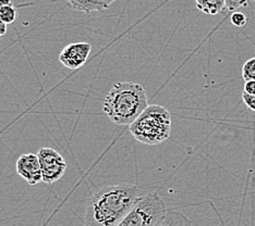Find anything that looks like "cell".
<instances>
[{"instance_id": "obj_1", "label": "cell", "mask_w": 255, "mask_h": 226, "mask_svg": "<svg viewBox=\"0 0 255 226\" xmlns=\"http://www.w3.org/2000/svg\"><path fill=\"white\" fill-rule=\"evenodd\" d=\"M138 199L135 185H112L92 191L86 201L85 226H116Z\"/></svg>"}, {"instance_id": "obj_2", "label": "cell", "mask_w": 255, "mask_h": 226, "mask_svg": "<svg viewBox=\"0 0 255 226\" xmlns=\"http://www.w3.org/2000/svg\"><path fill=\"white\" fill-rule=\"evenodd\" d=\"M148 106L144 87L131 82L116 83L104 100L103 110L117 125H130Z\"/></svg>"}, {"instance_id": "obj_3", "label": "cell", "mask_w": 255, "mask_h": 226, "mask_svg": "<svg viewBox=\"0 0 255 226\" xmlns=\"http://www.w3.org/2000/svg\"><path fill=\"white\" fill-rule=\"evenodd\" d=\"M130 126V133L137 142L155 146L167 141L171 133V114L159 104H152Z\"/></svg>"}, {"instance_id": "obj_4", "label": "cell", "mask_w": 255, "mask_h": 226, "mask_svg": "<svg viewBox=\"0 0 255 226\" xmlns=\"http://www.w3.org/2000/svg\"><path fill=\"white\" fill-rule=\"evenodd\" d=\"M167 212L164 200L157 193L138 197L127 216L116 226H156Z\"/></svg>"}, {"instance_id": "obj_5", "label": "cell", "mask_w": 255, "mask_h": 226, "mask_svg": "<svg viewBox=\"0 0 255 226\" xmlns=\"http://www.w3.org/2000/svg\"><path fill=\"white\" fill-rule=\"evenodd\" d=\"M37 156L42 169V182L54 184L65 175L67 163L63 156L56 150L45 147L38 150Z\"/></svg>"}, {"instance_id": "obj_6", "label": "cell", "mask_w": 255, "mask_h": 226, "mask_svg": "<svg viewBox=\"0 0 255 226\" xmlns=\"http://www.w3.org/2000/svg\"><path fill=\"white\" fill-rule=\"evenodd\" d=\"M92 50L90 43H73L67 45L59 55L62 66L70 70H78L89 59Z\"/></svg>"}, {"instance_id": "obj_7", "label": "cell", "mask_w": 255, "mask_h": 226, "mask_svg": "<svg viewBox=\"0 0 255 226\" xmlns=\"http://www.w3.org/2000/svg\"><path fill=\"white\" fill-rule=\"evenodd\" d=\"M16 172L30 185H37L42 182V169L37 154L25 153L16 161Z\"/></svg>"}, {"instance_id": "obj_8", "label": "cell", "mask_w": 255, "mask_h": 226, "mask_svg": "<svg viewBox=\"0 0 255 226\" xmlns=\"http://www.w3.org/2000/svg\"><path fill=\"white\" fill-rule=\"evenodd\" d=\"M72 9L80 11V12L91 13V12H102L108 9L103 0H68Z\"/></svg>"}, {"instance_id": "obj_9", "label": "cell", "mask_w": 255, "mask_h": 226, "mask_svg": "<svg viewBox=\"0 0 255 226\" xmlns=\"http://www.w3.org/2000/svg\"><path fill=\"white\" fill-rule=\"evenodd\" d=\"M156 226H193L192 222L180 211L167 210Z\"/></svg>"}, {"instance_id": "obj_10", "label": "cell", "mask_w": 255, "mask_h": 226, "mask_svg": "<svg viewBox=\"0 0 255 226\" xmlns=\"http://www.w3.org/2000/svg\"><path fill=\"white\" fill-rule=\"evenodd\" d=\"M196 8L203 13L216 15L226 9V0H195Z\"/></svg>"}, {"instance_id": "obj_11", "label": "cell", "mask_w": 255, "mask_h": 226, "mask_svg": "<svg viewBox=\"0 0 255 226\" xmlns=\"http://www.w3.org/2000/svg\"><path fill=\"white\" fill-rule=\"evenodd\" d=\"M18 17V11L12 4L0 7V20L3 21L5 24H11Z\"/></svg>"}, {"instance_id": "obj_12", "label": "cell", "mask_w": 255, "mask_h": 226, "mask_svg": "<svg viewBox=\"0 0 255 226\" xmlns=\"http://www.w3.org/2000/svg\"><path fill=\"white\" fill-rule=\"evenodd\" d=\"M242 77L246 80L255 79V57L248 60L242 68Z\"/></svg>"}, {"instance_id": "obj_13", "label": "cell", "mask_w": 255, "mask_h": 226, "mask_svg": "<svg viewBox=\"0 0 255 226\" xmlns=\"http://www.w3.org/2000/svg\"><path fill=\"white\" fill-rule=\"evenodd\" d=\"M231 23L237 27H242L248 23V16L242 12H235L231 15Z\"/></svg>"}, {"instance_id": "obj_14", "label": "cell", "mask_w": 255, "mask_h": 226, "mask_svg": "<svg viewBox=\"0 0 255 226\" xmlns=\"http://www.w3.org/2000/svg\"><path fill=\"white\" fill-rule=\"evenodd\" d=\"M246 5H248V0H226V9L229 11H235Z\"/></svg>"}, {"instance_id": "obj_15", "label": "cell", "mask_w": 255, "mask_h": 226, "mask_svg": "<svg viewBox=\"0 0 255 226\" xmlns=\"http://www.w3.org/2000/svg\"><path fill=\"white\" fill-rule=\"evenodd\" d=\"M242 99L247 104V107L250 108L253 112H255V96L248 95V94H246V92H243Z\"/></svg>"}, {"instance_id": "obj_16", "label": "cell", "mask_w": 255, "mask_h": 226, "mask_svg": "<svg viewBox=\"0 0 255 226\" xmlns=\"http://www.w3.org/2000/svg\"><path fill=\"white\" fill-rule=\"evenodd\" d=\"M243 92H246L248 95L255 96V79L247 80L245 83V89H243Z\"/></svg>"}, {"instance_id": "obj_17", "label": "cell", "mask_w": 255, "mask_h": 226, "mask_svg": "<svg viewBox=\"0 0 255 226\" xmlns=\"http://www.w3.org/2000/svg\"><path fill=\"white\" fill-rule=\"evenodd\" d=\"M7 25H8V24H5V23H4L3 21L0 20V37L4 36L5 33H7V30H8Z\"/></svg>"}, {"instance_id": "obj_18", "label": "cell", "mask_w": 255, "mask_h": 226, "mask_svg": "<svg viewBox=\"0 0 255 226\" xmlns=\"http://www.w3.org/2000/svg\"><path fill=\"white\" fill-rule=\"evenodd\" d=\"M12 4L11 3V0H0V7H3V5Z\"/></svg>"}, {"instance_id": "obj_19", "label": "cell", "mask_w": 255, "mask_h": 226, "mask_svg": "<svg viewBox=\"0 0 255 226\" xmlns=\"http://www.w3.org/2000/svg\"><path fill=\"white\" fill-rule=\"evenodd\" d=\"M104 1V3H105L107 7L109 8L110 7V4H113L115 1H117V0H103Z\"/></svg>"}, {"instance_id": "obj_20", "label": "cell", "mask_w": 255, "mask_h": 226, "mask_svg": "<svg viewBox=\"0 0 255 226\" xmlns=\"http://www.w3.org/2000/svg\"><path fill=\"white\" fill-rule=\"evenodd\" d=\"M253 1H255V0H253Z\"/></svg>"}]
</instances>
